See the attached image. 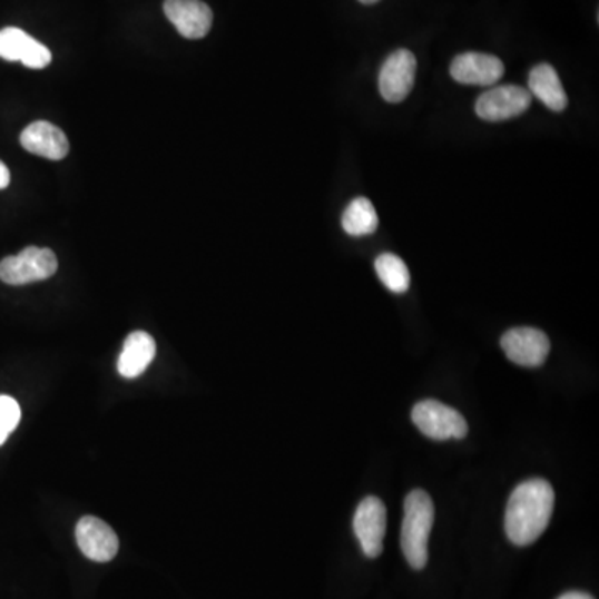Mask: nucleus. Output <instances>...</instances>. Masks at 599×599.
I'll use <instances>...</instances> for the list:
<instances>
[{
  "mask_svg": "<svg viewBox=\"0 0 599 599\" xmlns=\"http://www.w3.org/2000/svg\"><path fill=\"white\" fill-rule=\"evenodd\" d=\"M528 87H530L528 92L540 99L548 109L554 110V112L567 109V92H564L560 76L550 63H538L531 69Z\"/></svg>",
  "mask_w": 599,
  "mask_h": 599,
  "instance_id": "14",
  "label": "nucleus"
},
{
  "mask_svg": "<svg viewBox=\"0 0 599 599\" xmlns=\"http://www.w3.org/2000/svg\"><path fill=\"white\" fill-rule=\"evenodd\" d=\"M76 540L80 551L97 563L112 561L119 553L116 531L97 517L80 518L76 527Z\"/></svg>",
  "mask_w": 599,
  "mask_h": 599,
  "instance_id": "9",
  "label": "nucleus"
},
{
  "mask_svg": "<svg viewBox=\"0 0 599 599\" xmlns=\"http://www.w3.org/2000/svg\"><path fill=\"white\" fill-rule=\"evenodd\" d=\"M558 599H595V598L590 597V595L581 593V591H570V593L563 595V597H560Z\"/></svg>",
  "mask_w": 599,
  "mask_h": 599,
  "instance_id": "21",
  "label": "nucleus"
},
{
  "mask_svg": "<svg viewBox=\"0 0 599 599\" xmlns=\"http://www.w3.org/2000/svg\"><path fill=\"white\" fill-rule=\"evenodd\" d=\"M416 76L415 53L399 49L390 53L380 69L379 89L390 104L403 102L412 92Z\"/></svg>",
  "mask_w": 599,
  "mask_h": 599,
  "instance_id": "5",
  "label": "nucleus"
},
{
  "mask_svg": "<svg viewBox=\"0 0 599 599\" xmlns=\"http://www.w3.org/2000/svg\"><path fill=\"white\" fill-rule=\"evenodd\" d=\"M359 2L365 3V6H373V3L380 2V0H359Z\"/></svg>",
  "mask_w": 599,
  "mask_h": 599,
  "instance_id": "22",
  "label": "nucleus"
},
{
  "mask_svg": "<svg viewBox=\"0 0 599 599\" xmlns=\"http://www.w3.org/2000/svg\"><path fill=\"white\" fill-rule=\"evenodd\" d=\"M59 268L50 248L27 247L13 257L0 262V281L7 285H29L47 281Z\"/></svg>",
  "mask_w": 599,
  "mask_h": 599,
  "instance_id": "3",
  "label": "nucleus"
},
{
  "mask_svg": "<svg viewBox=\"0 0 599 599\" xmlns=\"http://www.w3.org/2000/svg\"><path fill=\"white\" fill-rule=\"evenodd\" d=\"M155 352H157V345H155V340L151 338L149 333H130L126 343H124V350L120 353L119 363H117L120 375L129 380L143 375L149 369L150 363L154 362Z\"/></svg>",
  "mask_w": 599,
  "mask_h": 599,
  "instance_id": "13",
  "label": "nucleus"
},
{
  "mask_svg": "<svg viewBox=\"0 0 599 599\" xmlns=\"http://www.w3.org/2000/svg\"><path fill=\"white\" fill-rule=\"evenodd\" d=\"M451 77L464 86H494L503 77L504 66L490 53L464 52L454 57Z\"/></svg>",
  "mask_w": 599,
  "mask_h": 599,
  "instance_id": "11",
  "label": "nucleus"
},
{
  "mask_svg": "<svg viewBox=\"0 0 599 599\" xmlns=\"http://www.w3.org/2000/svg\"><path fill=\"white\" fill-rule=\"evenodd\" d=\"M20 422V406L10 396H0V446L9 439L10 433Z\"/></svg>",
  "mask_w": 599,
  "mask_h": 599,
  "instance_id": "18",
  "label": "nucleus"
},
{
  "mask_svg": "<svg viewBox=\"0 0 599 599\" xmlns=\"http://www.w3.org/2000/svg\"><path fill=\"white\" fill-rule=\"evenodd\" d=\"M36 39L17 27H7L0 30V57L9 62H22Z\"/></svg>",
  "mask_w": 599,
  "mask_h": 599,
  "instance_id": "17",
  "label": "nucleus"
},
{
  "mask_svg": "<svg viewBox=\"0 0 599 599\" xmlns=\"http://www.w3.org/2000/svg\"><path fill=\"white\" fill-rule=\"evenodd\" d=\"M50 60H52V53H50V50L47 49L43 43L40 42H33L32 47H30L29 52H27V56L23 57L22 63L26 67H29V69H46L47 66H49Z\"/></svg>",
  "mask_w": 599,
  "mask_h": 599,
  "instance_id": "19",
  "label": "nucleus"
},
{
  "mask_svg": "<svg viewBox=\"0 0 599 599\" xmlns=\"http://www.w3.org/2000/svg\"><path fill=\"white\" fill-rule=\"evenodd\" d=\"M501 348L510 362L520 366H541L550 355V338L541 330L521 326L508 330L501 338Z\"/></svg>",
  "mask_w": 599,
  "mask_h": 599,
  "instance_id": "6",
  "label": "nucleus"
},
{
  "mask_svg": "<svg viewBox=\"0 0 599 599\" xmlns=\"http://www.w3.org/2000/svg\"><path fill=\"white\" fill-rule=\"evenodd\" d=\"M531 106V94L523 87L500 86L481 94L477 100V116L488 122L514 119Z\"/></svg>",
  "mask_w": 599,
  "mask_h": 599,
  "instance_id": "7",
  "label": "nucleus"
},
{
  "mask_svg": "<svg viewBox=\"0 0 599 599\" xmlns=\"http://www.w3.org/2000/svg\"><path fill=\"white\" fill-rule=\"evenodd\" d=\"M9 184H10L9 168L6 167V164H3V161H0V190H3V188L9 187Z\"/></svg>",
  "mask_w": 599,
  "mask_h": 599,
  "instance_id": "20",
  "label": "nucleus"
},
{
  "mask_svg": "<svg viewBox=\"0 0 599 599\" xmlns=\"http://www.w3.org/2000/svg\"><path fill=\"white\" fill-rule=\"evenodd\" d=\"M342 225L343 230L352 237H365L375 234L379 228V215L369 198L359 197L350 202L343 212Z\"/></svg>",
  "mask_w": 599,
  "mask_h": 599,
  "instance_id": "15",
  "label": "nucleus"
},
{
  "mask_svg": "<svg viewBox=\"0 0 599 599\" xmlns=\"http://www.w3.org/2000/svg\"><path fill=\"white\" fill-rule=\"evenodd\" d=\"M353 530L369 558H379L386 533V508L380 498L366 497L356 508Z\"/></svg>",
  "mask_w": 599,
  "mask_h": 599,
  "instance_id": "8",
  "label": "nucleus"
},
{
  "mask_svg": "<svg viewBox=\"0 0 599 599\" xmlns=\"http://www.w3.org/2000/svg\"><path fill=\"white\" fill-rule=\"evenodd\" d=\"M376 275L393 294H405L410 288V272L405 262L393 254H383L375 262Z\"/></svg>",
  "mask_w": 599,
  "mask_h": 599,
  "instance_id": "16",
  "label": "nucleus"
},
{
  "mask_svg": "<svg viewBox=\"0 0 599 599\" xmlns=\"http://www.w3.org/2000/svg\"><path fill=\"white\" fill-rule=\"evenodd\" d=\"M554 510V490L543 478L523 481L507 504L504 531L517 547H530L547 531Z\"/></svg>",
  "mask_w": 599,
  "mask_h": 599,
  "instance_id": "1",
  "label": "nucleus"
},
{
  "mask_svg": "<svg viewBox=\"0 0 599 599\" xmlns=\"http://www.w3.org/2000/svg\"><path fill=\"white\" fill-rule=\"evenodd\" d=\"M20 146L30 154L49 158V160H62L69 154V140L66 134L46 120L30 124L20 134Z\"/></svg>",
  "mask_w": 599,
  "mask_h": 599,
  "instance_id": "12",
  "label": "nucleus"
},
{
  "mask_svg": "<svg viewBox=\"0 0 599 599\" xmlns=\"http://www.w3.org/2000/svg\"><path fill=\"white\" fill-rule=\"evenodd\" d=\"M435 523V504L426 491L413 490L405 500L402 524V550L413 570L429 563V540Z\"/></svg>",
  "mask_w": 599,
  "mask_h": 599,
  "instance_id": "2",
  "label": "nucleus"
},
{
  "mask_svg": "<svg viewBox=\"0 0 599 599\" xmlns=\"http://www.w3.org/2000/svg\"><path fill=\"white\" fill-rule=\"evenodd\" d=\"M412 420L416 429L436 442L461 440L468 435V423L460 412L436 400H423L413 406Z\"/></svg>",
  "mask_w": 599,
  "mask_h": 599,
  "instance_id": "4",
  "label": "nucleus"
},
{
  "mask_svg": "<svg viewBox=\"0 0 599 599\" xmlns=\"http://www.w3.org/2000/svg\"><path fill=\"white\" fill-rule=\"evenodd\" d=\"M164 10L185 39H204L210 32L214 12L202 0H165Z\"/></svg>",
  "mask_w": 599,
  "mask_h": 599,
  "instance_id": "10",
  "label": "nucleus"
}]
</instances>
